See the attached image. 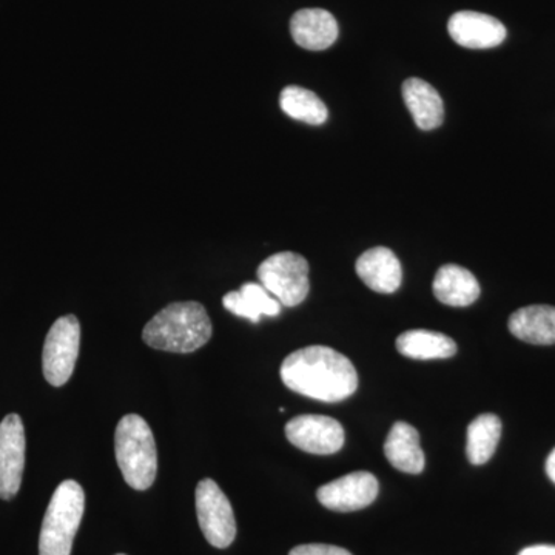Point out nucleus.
<instances>
[{
  "mask_svg": "<svg viewBox=\"0 0 555 555\" xmlns=\"http://www.w3.org/2000/svg\"><path fill=\"white\" fill-rule=\"evenodd\" d=\"M287 440L313 455L337 454L345 447V429L331 416L299 415L286 425Z\"/></svg>",
  "mask_w": 555,
  "mask_h": 555,
  "instance_id": "nucleus-8",
  "label": "nucleus"
},
{
  "mask_svg": "<svg viewBox=\"0 0 555 555\" xmlns=\"http://www.w3.org/2000/svg\"><path fill=\"white\" fill-rule=\"evenodd\" d=\"M281 379L288 389L324 403L356 392L358 374L349 358L327 346H309L284 358Z\"/></svg>",
  "mask_w": 555,
  "mask_h": 555,
  "instance_id": "nucleus-1",
  "label": "nucleus"
},
{
  "mask_svg": "<svg viewBox=\"0 0 555 555\" xmlns=\"http://www.w3.org/2000/svg\"><path fill=\"white\" fill-rule=\"evenodd\" d=\"M356 269L361 281L378 294H393L403 280L400 261L387 247H374L364 251L358 258Z\"/></svg>",
  "mask_w": 555,
  "mask_h": 555,
  "instance_id": "nucleus-13",
  "label": "nucleus"
},
{
  "mask_svg": "<svg viewBox=\"0 0 555 555\" xmlns=\"http://www.w3.org/2000/svg\"><path fill=\"white\" fill-rule=\"evenodd\" d=\"M518 555H555V546L551 545H535L525 547Z\"/></svg>",
  "mask_w": 555,
  "mask_h": 555,
  "instance_id": "nucleus-23",
  "label": "nucleus"
},
{
  "mask_svg": "<svg viewBox=\"0 0 555 555\" xmlns=\"http://www.w3.org/2000/svg\"><path fill=\"white\" fill-rule=\"evenodd\" d=\"M546 474H547V477H550L551 480H553L555 483V449L553 452H551L550 456H547Z\"/></svg>",
  "mask_w": 555,
  "mask_h": 555,
  "instance_id": "nucleus-24",
  "label": "nucleus"
},
{
  "mask_svg": "<svg viewBox=\"0 0 555 555\" xmlns=\"http://www.w3.org/2000/svg\"><path fill=\"white\" fill-rule=\"evenodd\" d=\"M211 321L196 301L171 302L149 321L142 332L145 345L164 352L192 353L211 338Z\"/></svg>",
  "mask_w": 555,
  "mask_h": 555,
  "instance_id": "nucleus-2",
  "label": "nucleus"
},
{
  "mask_svg": "<svg viewBox=\"0 0 555 555\" xmlns=\"http://www.w3.org/2000/svg\"><path fill=\"white\" fill-rule=\"evenodd\" d=\"M258 280L284 308H295L308 298L309 262L294 251H280L261 262Z\"/></svg>",
  "mask_w": 555,
  "mask_h": 555,
  "instance_id": "nucleus-5",
  "label": "nucleus"
},
{
  "mask_svg": "<svg viewBox=\"0 0 555 555\" xmlns=\"http://www.w3.org/2000/svg\"><path fill=\"white\" fill-rule=\"evenodd\" d=\"M292 38L301 49L323 51L338 39L337 20L323 9H305L294 14L291 21Z\"/></svg>",
  "mask_w": 555,
  "mask_h": 555,
  "instance_id": "nucleus-12",
  "label": "nucleus"
},
{
  "mask_svg": "<svg viewBox=\"0 0 555 555\" xmlns=\"http://www.w3.org/2000/svg\"><path fill=\"white\" fill-rule=\"evenodd\" d=\"M25 429L21 416L7 415L0 423V499L20 492L25 467Z\"/></svg>",
  "mask_w": 555,
  "mask_h": 555,
  "instance_id": "nucleus-10",
  "label": "nucleus"
},
{
  "mask_svg": "<svg viewBox=\"0 0 555 555\" xmlns=\"http://www.w3.org/2000/svg\"><path fill=\"white\" fill-rule=\"evenodd\" d=\"M288 555H352L349 551L339 546L323 545V543H312V545H299L294 547Z\"/></svg>",
  "mask_w": 555,
  "mask_h": 555,
  "instance_id": "nucleus-22",
  "label": "nucleus"
},
{
  "mask_svg": "<svg viewBox=\"0 0 555 555\" xmlns=\"http://www.w3.org/2000/svg\"><path fill=\"white\" fill-rule=\"evenodd\" d=\"M397 349L401 356L412 360H443L456 353L454 339L440 332L423 328L403 332L397 339Z\"/></svg>",
  "mask_w": 555,
  "mask_h": 555,
  "instance_id": "nucleus-19",
  "label": "nucleus"
},
{
  "mask_svg": "<svg viewBox=\"0 0 555 555\" xmlns=\"http://www.w3.org/2000/svg\"><path fill=\"white\" fill-rule=\"evenodd\" d=\"M222 305L233 315L246 318L251 323H258L262 315L278 317L283 308L261 283H246L238 292H229L222 298Z\"/></svg>",
  "mask_w": 555,
  "mask_h": 555,
  "instance_id": "nucleus-18",
  "label": "nucleus"
},
{
  "mask_svg": "<svg viewBox=\"0 0 555 555\" xmlns=\"http://www.w3.org/2000/svg\"><path fill=\"white\" fill-rule=\"evenodd\" d=\"M403 100L418 129L429 131L443 124V100L426 80L418 78L404 80Z\"/></svg>",
  "mask_w": 555,
  "mask_h": 555,
  "instance_id": "nucleus-15",
  "label": "nucleus"
},
{
  "mask_svg": "<svg viewBox=\"0 0 555 555\" xmlns=\"http://www.w3.org/2000/svg\"><path fill=\"white\" fill-rule=\"evenodd\" d=\"M386 459L401 473L420 474L425 469V452L414 426L398 422L390 429L385 444Z\"/></svg>",
  "mask_w": 555,
  "mask_h": 555,
  "instance_id": "nucleus-16",
  "label": "nucleus"
},
{
  "mask_svg": "<svg viewBox=\"0 0 555 555\" xmlns=\"http://www.w3.org/2000/svg\"><path fill=\"white\" fill-rule=\"evenodd\" d=\"M280 105L292 119L301 120L309 126H321L327 120L326 104L313 91L302 87L288 86L281 91Z\"/></svg>",
  "mask_w": 555,
  "mask_h": 555,
  "instance_id": "nucleus-21",
  "label": "nucleus"
},
{
  "mask_svg": "<svg viewBox=\"0 0 555 555\" xmlns=\"http://www.w3.org/2000/svg\"><path fill=\"white\" fill-rule=\"evenodd\" d=\"M80 324L75 315L54 321L43 345V377L51 386L61 387L72 378L79 357Z\"/></svg>",
  "mask_w": 555,
  "mask_h": 555,
  "instance_id": "nucleus-6",
  "label": "nucleus"
},
{
  "mask_svg": "<svg viewBox=\"0 0 555 555\" xmlns=\"http://www.w3.org/2000/svg\"><path fill=\"white\" fill-rule=\"evenodd\" d=\"M378 480L366 470L347 474L318 489V502L337 513H353L364 509L375 502L378 495Z\"/></svg>",
  "mask_w": 555,
  "mask_h": 555,
  "instance_id": "nucleus-9",
  "label": "nucleus"
},
{
  "mask_svg": "<svg viewBox=\"0 0 555 555\" xmlns=\"http://www.w3.org/2000/svg\"><path fill=\"white\" fill-rule=\"evenodd\" d=\"M448 31L454 42L470 50L499 47L506 39V28L495 17L477 11H459L449 20Z\"/></svg>",
  "mask_w": 555,
  "mask_h": 555,
  "instance_id": "nucleus-11",
  "label": "nucleus"
},
{
  "mask_svg": "<svg viewBox=\"0 0 555 555\" xmlns=\"http://www.w3.org/2000/svg\"><path fill=\"white\" fill-rule=\"evenodd\" d=\"M118 555H126V554H118Z\"/></svg>",
  "mask_w": 555,
  "mask_h": 555,
  "instance_id": "nucleus-25",
  "label": "nucleus"
},
{
  "mask_svg": "<svg viewBox=\"0 0 555 555\" xmlns=\"http://www.w3.org/2000/svg\"><path fill=\"white\" fill-rule=\"evenodd\" d=\"M116 462L127 485L147 491L158 473V451L152 427L142 416H122L115 433Z\"/></svg>",
  "mask_w": 555,
  "mask_h": 555,
  "instance_id": "nucleus-3",
  "label": "nucleus"
},
{
  "mask_svg": "<svg viewBox=\"0 0 555 555\" xmlns=\"http://www.w3.org/2000/svg\"><path fill=\"white\" fill-rule=\"evenodd\" d=\"M502 437V422L494 414L478 415L467 426L466 454L473 465L480 466L488 463L495 454Z\"/></svg>",
  "mask_w": 555,
  "mask_h": 555,
  "instance_id": "nucleus-20",
  "label": "nucleus"
},
{
  "mask_svg": "<svg viewBox=\"0 0 555 555\" xmlns=\"http://www.w3.org/2000/svg\"><path fill=\"white\" fill-rule=\"evenodd\" d=\"M196 514L201 531L211 546L225 550L235 542L236 520L228 496L211 478L196 486Z\"/></svg>",
  "mask_w": 555,
  "mask_h": 555,
  "instance_id": "nucleus-7",
  "label": "nucleus"
},
{
  "mask_svg": "<svg viewBox=\"0 0 555 555\" xmlns=\"http://www.w3.org/2000/svg\"><path fill=\"white\" fill-rule=\"evenodd\" d=\"M438 301L451 308H467L480 297V284L469 270L447 264L438 269L433 284Z\"/></svg>",
  "mask_w": 555,
  "mask_h": 555,
  "instance_id": "nucleus-14",
  "label": "nucleus"
},
{
  "mask_svg": "<svg viewBox=\"0 0 555 555\" xmlns=\"http://www.w3.org/2000/svg\"><path fill=\"white\" fill-rule=\"evenodd\" d=\"M511 334L529 345H555V308L528 306L518 309L509 318Z\"/></svg>",
  "mask_w": 555,
  "mask_h": 555,
  "instance_id": "nucleus-17",
  "label": "nucleus"
},
{
  "mask_svg": "<svg viewBox=\"0 0 555 555\" xmlns=\"http://www.w3.org/2000/svg\"><path fill=\"white\" fill-rule=\"evenodd\" d=\"M86 511V494L75 480L57 486L43 517L39 555H69Z\"/></svg>",
  "mask_w": 555,
  "mask_h": 555,
  "instance_id": "nucleus-4",
  "label": "nucleus"
}]
</instances>
